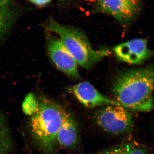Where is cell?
<instances>
[{"label": "cell", "instance_id": "cell-8", "mask_svg": "<svg viewBox=\"0 0 154 154\" xmlns=\"http://www.w3.org/2000/svg\"><path fill=\"white\" fill-rule=\"evenodd\" d=\"M71 90L78 101L88 108L108 105H120L115 100L102 95L88 82L79 83L72 87Z\"/></svg>", "mask_w": 154, "mask_h": 154}, {"label": "cell", "instance_id": "cell-14", "mask_svg": "<svg viewBox=\"0 0 154 154\" xmlns=\"http://www.w3.org/2000/svg\"><path fill=\"white\" fill-rule=\"evenodd\" d=\"M32 4L38 6H43L48 4L51 0H30Z\"/></svg>", "mask_w": 154, "mask_h": 154}, {"label": "cell", "instance_id": "cell-4", "mask_svg": "<svg viewBox=\"0 0 154 154\" xmlns=\"http://www.w3.org/2000/svg\"><path fill=\"white\" fill-rule=\"evenodd\" d=\"M95 117L99 127L110 134H123L130 130L132 127L131 113L120 105L105 106L96 112Z\"/></svg>", "mask_w": 154, "mask_h": 154}, {"label": "cell", "instance_id": "cell-12", "mask_svg": "<svg viewBox=\"0 0 154 154\" xmlns=\"http://www.w3.org/2000/svg\"><path fill=\"white\" fill-rule=\"evenodd\" d=\"M11 138L7 127L0 119V154H5L11 147Z\"/></svg>", "mask_w": 154, "mask_h": 154}, {"label": "cell", "instance_id": "cell-3", "mask_svg": "<svg viewBox=\"0 0 154 154\" xmlns=\"http://www.w3.org/2000/svg\"><path fill=\"white\" fill-rule=\"evenodd\" d=\"M67 111L47 98L38 102V110L31 117L30 129L36 142L45 151L51 152L54 147Z\"/></svg>", "mask_w": 154, "mask_h": 154}, {"label": "cell", "instance_id": "cell-2", "mask_svg": "<svg viewBox=\"0 0 154 154\" xmlns=\"http://www.w3.org/2000/svg\"><path fill=\"white\" fill-rule=\"evenodd\" d=\"M44 27L57 34L78 65L84 68H90L110 54L106 49H94L82 31L72 26L60 24L53 18H50Z\"/></svg>", "mask_w": 154, "mask_h": 154}, {"label": "cell", "instance_id": "cell-7", "mask_svg": "<svg viewBox=\"0 0 154 154\" xmlns=\"http://www.w3.org/2000/svg\"><path fill=\"white\" fill-rule=\"evenodd\" d=\"M97 10L109 15L121 24L127 23L137 14L138 0H96Z\"/></svg>", "mask_w": 154, "mask_h": 154}, {"label": "cell", "instance_id": "cell-11", "mask_svg": "<svg viewBox=\"0 0 154 154\" xmlns=\"http://www.w3.org/2000/svg\"><path fill=\"white\" fill-rule=\"evenodd\" d=\"M99 154H146L143 149L131 144H125L103 151Z\"/></svg>", "mask_w": 154, "mask_h": 154}, {"label": "cell", "instance_id": "cell-10", "mask_svg": "<svg viewBox=\"0 0 154 154\" xmlns=\"http://www.w3.org/2000/svg\"><path fill=\"white\" fill-rule=\"evenodd\" d=\"M16 16L14 0H0V38L11 28Z\"/></svg>", "mask_w": 154, "mask_h": 154}, {"label": "cell", "instance_id": "cell-1", "mask_svg": "<svg viewBox=\"0 0 154 154\" xmlns=\"http://www.w3.org/2000/svg\"><path fill=\"white\" fill-rule=\"evenodd\" d=\"M112 90L116 102L128 110L151 111L154 108V65L121 73Z\"/></svg>", "mask_w": 154, "mask_h": 154}, {"label": "cell", "instance_id": "cell-9", "mask_svg": "<svg viewBox=\"0 0 154 154\" xmlns=\"http://www.w3.org/2000/svg\"><path fill=\"white\" fill-rule=\"evenodd\" d=\"M79 140L78 128L74 119L67 111L58 133L57 141L65 149L74 147Z\"/></svg>", "mask_w": 154, "mask_h": 154}, {"label": "cell", "instance_id": "cell-6", "mask_svg": "<svg viewBox=\"0 0 154 154\" xmlns=\"http://www.w3.org/2000/svg\"><path fill=\"white\" fill-rule=\"evenodd\" d=\"M113 51L119 60L131 64H140L154 55L143 38H135L116 45Z\"/></svg>", "mask_w": 154, "mask_h": 154}, {"label": "cell", "instance_id": "cell-13", "mask_svg": "<svg viewBox=\"0 0 154 154\" xmlns=\"http://www.w3.org/2000/svg\"><path fill=\"white\" fill-rule=\"evenodd\" d=\"M38 108V102L36 101L34 96L30 94L25 98L22 105V110L25 114L33 115L37 112Z\"/></svg>", "mask_w": 154, "mask_h": 154}, {"label": "cell", "instance_id": "cell-5", "mask_svg": "<svg viewBox=\"0 0 154 154\" xmlns=\"http://www.w3.org/2000/svg\"><path fill=\"white\" fill-rule=\"evenodd\" d=\"M47 39L48 55L57 68L72 79H79L76 61L60 38L50 36Z\"/></svg>", "mask_w": 154, "mask_h": 154}, {"label": "cell", "instance_id": "cell-15", "mask_svg": "<svg viewBox=\"0 0 154 154\" xmlns=\"http://www.w3.org/2000/svg\"><path fill=\"white\" fill-rule=\"evenodd\" d=\"M62 1H66V0H62Z\"/></svg>", "mask_w": 154, "mask_h": 154}]
</instances>
